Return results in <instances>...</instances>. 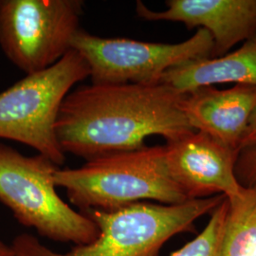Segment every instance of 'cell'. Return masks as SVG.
<instances>
[{
  "label": "cell",
  "mask_w": 256,
  "mask_h": 256,
  "mask_svg": "<svg viewBox=\"0 0 256 256\" xmlns=\"http://www.w3.org/2000/svg\"><path fill=\"white\" fill-rule=\"evenodd\" d=\"M0 256H18V254L12 245L4 243L0 239Z\"/></svg>",
  "instance_id": "cell-15"
},
{
  "label": "cell",
  "mask_w": 256,
  "mask_h": 256,
  "mask_svg": "<svg viewBox=\"0 0 256 256\" xmlns=\"http://www.w3.org/2000/svg\"><path fill=\"white\" fill-rule=\"evenodd\" d=\"M82 0H0V48L25 74L45 70L72 48Z\"/></svg>",
  "instance_id": "cell-6"
},
{
  "label": "cell",
  "mask_w": 256,
  "mask_h": 256,
  "mask_svg": "<svg viewBox=\"0 0 256 256\" xmlns=\"http://www.w3.org/2000/svg\"><path fill=\"white\" fill-rule=\"evenodd\" d=\"M236 174L243 187H256V108L239 146Z\"/></svg>",
  "instance_id": "cell-14"
},
{
  "label": "cell",
  "mask_w": 256,
  "mask_h": 256,
  "mask_svg": "<svg viewBox=\"0 0 256 256\" xmlns=\"http://www.w3.org/2000/svg\"><path fill=\"white\" fill-rule=\"evenodd\" d=\"M167 9L152 10L137 1L136 12L147 21L183 23L188 30L204 28L214 40L212 57L227 54L256 34V0H167Z\"/></svg>",
  "instance_id": "cell-9"
},
{
  "label": "cell",
  "mask_w": 256,
  "mask_h": 256,
  "mask_svg": "<svg viewBox=\"0 0 256 256\" xmlns=\"http://www.w3.org/2000/svg\"><path fill=\"white\" fill-rule=\"evenodd\" d=\"M238 156L236 151L198 131L165 146L169 174L189 200L242 192L236 174Z\"/></svg>",
  "instance_id": "cell-8"
},
{
  "label": "cell",
  "mask_w": 256,
  "mask_h": 256,
  "mask_svg": "<svg viewBox=\"0 0 256 256\" xmlns=\"http://www.w3.org/2000/svg\"><path fill=\"white\" fill-rule=\"evenodd\" d=\"M227 200L218 256H256V187Z\"/></svg>",
  "instance_id": "cell-12"
},
{
  "label": "cell",
  "mask_w": 256,
  "mask_h": 256,
  "mask_svg": "<svg viewBox=\"0 0 256 256\" xmlns=\"http://www.w3.org/2000/svg\"><path fill=\"white\" fill-rule=\"evenodd\" d=\"M183 97L162 82L81 86L64 98L56 137L64 154L86 160L140 149L154 135L173 142L194 132Z\"/></svg>",
  "instance_id": "cell-1"
},
{
  "label": "cell",
  "mask_w": 256,
  "mask_h": 256,
  "mask_svg": "<svg viewBox=\"0 0 256 256\" xmlns=\"http://www.w3.org/2000/svg\"><path fill=\"white\" fill-rule=\"evenodd\" d=\"M225 198L220 194L180 204L138 202L117 210H86L99 236L64 254L48 248L30 234L18 236L12 246L18 256H158L170 238L192 230L196 220L212 212Z\"/></svg>",
  "instance_id": "cell-2"
},
{
  "label": "cell",
  "mask_w": 256,
  "mask_h": 256,
  "mask_svg": "<svg viewBox=\"0 0 256 256\" xmlns=\"http://www.w3.org/2000/svg\"><path fill=\"white\" fill-rule=\"evenodd\" d=\"M72 48L86 60L93 84H156L170 68L212 57L214 40L204 28L176 44L104 38L81 28Z\"/></svg>",
  "instance_id": "cell-7"
},
{
  "label": "cell",
  "mask_w": 256,
  "mask_h": 256,
  "mask_svg": "<svg viewBox=\"0 0 256 256\" xmlns=\"http://www.w3.org/2000/svg\"><path fill=\"white\" fill-rule=\"evenodd\" d=\"M56 187L82 209L113 210L138 202L180 204L189 200L169 174L165 146L104 156L75 169H57Z\"/></svg>",
  "instance_id": "cell-3"
},
{
  "label": "cell",
  "mask_w": 256,
  "mask_h": 256,
  "mask_svg": "<svg viewBox=\"0 0 256 256\" xmlns=\"http://www.w3.org/2000/svg\"><path fill=\"white\" fill-rule=\"evenodd\" d=\"M57 169L45 156H28L0 144V202L20 224L40 236L75 246L88 244L98 238L99 229L59 196Z\"/></svg>",
  "instance_id": "cell-4"
},
{
  "label": "cell",
  "mask_w": 256,
  "mask_h": 256,
  "mask_svg": "<svg viewBox=\"0 0 256 256\" xmlns=\"http://www.w3.org/2000/svg\"><path fill=\"white\" fill-rule=\"evenodd\" d=\"M227 210L226 198L210 212V220L202 232L170 256H218Z\"/></svg>",
  "instance_id": "cell-13"
},
{
  "label": "cell",
  "mask_w": 256,
  "mask_h": 256,
  "mask_svg": "<svg viewBox=\"0 0 256 256\" xmlns=\"http://www.w3.org/2000/svg\"><path fill=\"white\" fill-rule=\"evenodd\" d=\"M160 82L180 94L225 82L256 86V34L230 54L192 60L170 68Z\"/></svg>",
  "instance_id": "cell-11"
},
{
  "label": "cell",
  "mask_w": 256,
  "mask_h": 256,
  "mask_svg": "<svg viewBox=\"0 0 256 256\" xmlns=\"http://www.w3.org/2000/svg\"><path fill=\"white\" fill-rule=\"evenodd\" d=\"M182 108L194 131L238 152L256 108V86L236 84L229 90L202 86L184 94Z\"/></svg>",
  "instance_id": "cell-10"
},
{
  "label": "cell",
  "mask_w": 256,
  "mask_h": 256,
  "mask_svg": "<svg viewBox=\"0 0 256 256\" xmlns=\"http://www.w3.org/2000/svg\"><path fill=\"white\" fill-rule=\"evenodd\" d=\"M90 76L86 60L72 48L50 68L0 92V138L26 144L55 165L64 164L55 131L59 111L74 86Z\"/></svg>",
  "instance_id": "cell-5"
}]
</instances>
